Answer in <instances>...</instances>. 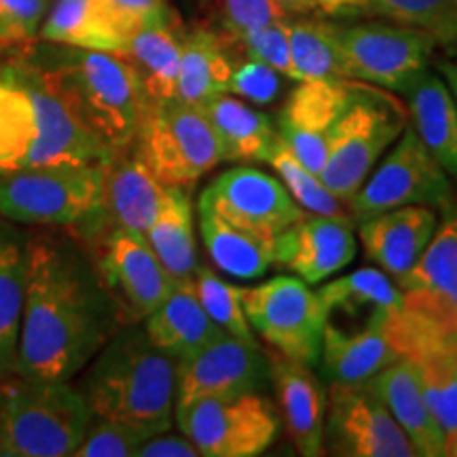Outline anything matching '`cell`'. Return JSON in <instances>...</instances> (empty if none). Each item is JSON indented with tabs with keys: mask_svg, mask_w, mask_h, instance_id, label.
<instances>
[{
	"mask_svg": "<svg viewBox=\"0 0 457 457\" xmlns=\"http://www.w3.org/2000/svg\"><path fill=\"white\" fill-rule=\"evenodd\" d=\"M106 4L129 38L142 28L163 24L176 17L168 0H106Z\"/></svg>",
	"mask_w": 457,
	"mask_h": 457,
	"instance_id": "bcb514c9",
	"label": "cell"
},
{
	"mask_svg": "<svg viewBox=\"0 0 457 457\" xmlns=\"http://www.w3.org/2000/svg\"><path fill=\"white\" fill-rule=\"evenodd\" d=\"M225 28L233 38L276 21H286L288 13L276 0H222Z\"/></svg>",
	"mask_w": 457,
	"mask_h": 457,
	"instance_id": "f6af8a7d",
	"label": "cell"
},
{
	"mask_svg": "<svg viewBox=\"0 0 457 457\" xmlns=\"http://www.w3.org/2000/svg\"><path fill=\"white\" fill-rule=\"evenodd\" d=\"M26 239L0 225V379L15 373L26 296Z\"/></svg>",
	"mask_w": 457,
	"mask_h": 457,
	"instance_id": "e575fe53",
	"label": "cell"
},
{
	"mask_svg": "<svg viewBox=\"0 0 457 457\" xmlns=\"http://www.w3.org/2000/svg\"><path fill=\"white\" fill-rule=\"evenodd\" d=\"M79 390L94 417L165 432L174 424L176 358L159 350L145 328L128 327L89 360Z\"/></svg>",
	"mask_w": 457,
	"mask_h": 457,
	"instance_id": "7a4b0ae2",
	"label": "cell"
},
{
	"mask_svg": "<svg viewBox=\"0 0 457 457\" xmlns=\"http://www.w3.org/2000/svg\"><path fill=\"white\" fill-rule=\"evenodd\" d=\"M267 163L278 171L288 193L301 208L322 216H347L339 205V199L322 185L320 176L307 170L279 138Z\"/></svg>",
	"mask_w": 457,
	"mask_h": 457,
	"instance_id": "f35d334b",
	"label": "cell"
},
{
	"mask_svg": "<svg viewBox=\"0 0 457 457\" xmlns=\"http://www.w3.org/2000/svg\"><path fill=\"white\" fill-rule=\"evenodd\" d=\"M270 370L276 386L286 430L301 455L316 457L324 453V415L327 396L322 384L312 373L310 364L288 356H273Z\"/></svg>",
	"mask_w": 457,
	"mask_h": 457,
	"instance_id": "603a6c76",
	"label": "cell"
},
{
	"mask_svg": "<svg viewBox=\"0 0 457 457\" xmlns=\"http://www.w3.org/2000/svg\"><path fill=\"white\" fill-rule=\"evenodd\" d=\"M98 273L129 322L145 320L174 290V279L153 253L145 233L112 228L102 236Z\"/></svg>",
	"mask_w": 457,
	"mask_h": 457,
	"instance_id": "9a60e30c",
	"label": "cell"
},
{
	"mask_svg": "<svg viewBox=\"0 0 457 457\" xmlns=\"http://www.w3.org/2000/svg\"><path fill=\"white\" fill-rule=\"evenodd\" d=\"M404 94H409L411 128L443 170L457 174V104L451 89L426 71Z\"/></svg>",
	"mask_w": 457,
	"mask_h": 457,
	"instance_id": "f1b7e54d",
	"label": "cell"
},
{
	"mask_svg": "<svg viewBox=\"0 0 457 457\" xmlns=\"http://www.w3.org/2000/svg\"><path fill=\"white\" fill-rule=\"evenodd\" d=\"M324 316L328 327L353 333L375 324H386L387 320L403 312V293L398 284L381 270H356L347 276L337 278L318 290Z\"/></svg>",
	"mask_w": 457,
	"mask_h": 457,
	"instance_id": "7402d4cb",
	"label": "cell"
},
{
	"mask_svg": "<svg viewBox=\"0 0 457 457\" xmlns=\"http://www.w3.org/2000/svg\"><path fill=\"white\" fill-rule=\"evenodd\" d=\"M436 231V214L428 205H403L360 222L364 254L396 284L413 271Z\"/></svg>",
	"mask_w": 457,
	"mask_h": 457,
	"instance_id": "44dd1931",
	"label": "cell"
},
{
	"mask_svg": "<svg viewBox=\"0 0 457 457\" xmlns=\"http://www.w3.org/2000/svg\"><path fill=\"white\" fill-rule=\"evenodd\" d=\"M270 364L259 345L220 330L193 356L176 360V404L187 407L199 398L254 392L267 377Z\"/></svg>",
	"mask_w": 457,
	"mask_h": 457,
	"instance_id": "2e32d148",
	"label": "cell"
},
{
	"mask_svg": "<svg viewBox=\"0 0 457 457\" xmlns=\"http://www.w3.org/2000/svg\"><path fill=\"white\" fill-rule=\"evenodd\" d=\"M360 89L352 79H313L301 81L286 102L278 136L313 174L320 176L327 163L335 125Z\"/></svg>",
	"mask_w": 457,
	"mask_h": 457,
	"instance_id": "5bb4252c",
	"label": "cell"
},
{
	"mask_svg": "<svg viewBox=\"0 0 457 457\" xmlns=\"http://www.w3.org/2000/svg\"><path fill=\"white\" fill-rule=\"evenodd\" d=\"M104 165H41L3 174L0 220L37 227L87 225L102 202Z\"/></svg>",
	"mask_w": 457,
	"mask_h": 457,
	"instance_id": "8992f818",
	"label": "cell"
},
{
	"mask_svg": "<svg viewBox=\"0 0 457 457\" xmlns=\"http://www.w3.org/2000/svg\"><path fill=\"white\" fill-rule=\"evenodd\" d=\"M248 324L282 356L318 364L324 316L318 293L301 278L278 276L253 288H239Z\"/></svg>",
	"mask_w": 457,
	"mask_h": 457,
	"instance_id": "9c48e42d",
	"label": "cell"
},
{
	"mask_svg": "<svg viewBox=\"0 0 457 457\" xmlns=\"http://www.w3.org/2000/svg\"><path fill=\"white\" fill-rule=\"evenodd\" d=\"M360 3H364V0H318L320 7L333 11V13H337V11H350Z\"/></svg>",
	"mask_w": 457,
	"mask_h": 457,
	"instance_id": "f907efd6",
	"label": "cell"
},
{
	"mask_svg": "<svg viewBox=\"0 0 457 457\" xmlns=\"http://www.w3.org/2000/svg\"><path fill=\"white\" fill-rule=\"evenodd\" d=\"M220 142L225 162H267L279 136L267 114L253 111L244 102L214 96L199 106Z\"/></svg>",
	"mask_w": 457,
	"mask_h": 457,
	"instance_id": "1f68e13d",
	"label": "cell"
},
{
	"mask_svg": "<svg viewBox=\"0 0 457 457\" xmlns=\"http://www.w3.org/2000/svg\"><path fill=\"white\" fill-rule=\"evenodd\" d=\"M45 11L47 0H0V43L32 41Z\"/></svg>",
	"mask_w": 457,
	"mask_h": 457,
	"instance_id": "7bdbcfd3",
	"label": "cell"
},
{
	"mask_svg": "<svg viewBox=\"0 0 457 457\" xmlns=\"http://www.w3.org/2000/svg\"><path fill=\"white\" fill-rule=\"evenodd\" d=\"M288 43L299 81L350 79L337 41V24L313 20L288 21Z\"/></svg>",
	"mask_w": 457,
	"mask_h": 457,
	"instance_id": "8d00e7d4",
	"label": "cell"
},
{
	"mask_svg": "<svg viewBox=\"0 0 457 457\" xmlns=\"http://www.w3.org/2000/svg\"><path fill=\"white\" fill-rule=\"evenodd\" d=\"M324 424L330 447L352 457H409L417 449L370 381L330 384Z\"/></svg>",
	"mask_w": 457,
	"mask_h": 457,
	"instance_id": "4fadbf2b",
	"label": "cell"
},
{
	"mask_svg": "<svg viewBox=\"0 0 457 457\" xmlns=\"http://www.w3.org/2000/svg\"><path fill=\"white\" fill-rule=\"evenodd\" d=\"M347 77L392 91H407L430 60L434 38L411 26H337Z\"/></svg>",
	"mask_w": 457,
	"mask_h": 457,
	"instance_id": "8fae6325",
	"label": "cell"
},
{
	"mask_svg": "<svg viewBox=\"0 0 457 457\" xmlns=\"http://www.w3.org/2000/svg\"><path fill=\"white\" fill-rule=\"evenodd\" d=\"M34 72L111 151L131 146L148 100L123 55L71 47L55 66Z\"/></svg>",
	"mask_w": 457,
	"mask_h": 457,
	"instance_id": "3957f363",
	"label": "cell"
},
{
	"mask_svg": "<svg viewBox=\"0 0 457 457\" xmlns=\"http://www.w3.org/2000/svg\"><path fill=\"white\" fill-rule=\"evenodd\" d=\"M47 43L123 55L129 37L121 30L106 0H55L41 26Z\"/></svg>",
	"mask_w": 457,
	"mask_h": 457,
	"instance_id": "83f0119b",
	"label": "cell"
},
{
	"mask_svg": "<svg viewBox=\"0 0 457 457\" xmlns=\"http://www.w3.org/2000/svg\"><path fill=\"white\" fill-rule=\"evenodd\" d=\"M199 451L195 449L188 438L170 434V430L153 434L148 441L142 445L138 457H197Z\"/></svg>",
	"mask_w": 457,
	"mask_h": 457,
	"instance_id": "7dc6e473",
	"label": "cell"
},
{
	"mask_svg": "<svg viewBox=\"0 0 457 457\" xmlns=\"http://www.w3.org/2000/svg\"><path fill=\"white\" fill-rule=\"evenodd\" d=\"M153 430L125 421L94 417L85 438L72 457H131L138 455L142 445L153 436Z\"/></svg>",
	"mask_w": 457,
	"mask_h": 457,
	"instance_id": "60d3db41",
	"label": "cell"
},
{
	"mask_svg": "<svg viewBox=\"0 0 457 457\" xmlns=\"http://www.w3.org/2000/svg\"><path fill=\"white\" fill-rule=\"evenodd\" d=\"M451 197L447 171L432 157L415 129L407 125L403 138L369 180L350 199L356 220H367L403 205H445Z\"/></svg>",
	"mask_w": 457,
	"mask_h": 457,
	"instance_id": "7c38bea8",
	"label": "cell"
},
{
	"mask_svg": "<svg viewBox=\"0 0 457 457\" xmlns=\"http://www.w3.org/2000/svg\"><path fill=\"white\" fill-rule=\"evenodd\" d=\"M0 457H72L94 420L71 381L0 379Z\"/></svg>",
	"mask_w": 457,
	"mask_h": 457,
	"instance_id": "277c9868",
	"label": "cell"
},
{
	"mask_svg": "<svg viewBox=\"0 0 457 457\" xmlns=\"http://www.w3.org/2000/svg\"><path fill=\"white\" fill-rule=\"evenodd\" d=\"M220 216L265 236H279L305 212L282 182L254 168H233L202 193Z\"/></svg>",
	"mask_w": 457,
	"mask_h": 457,
	"instance_id": "ac0fdd59",
	"label": "cell"
},
{
	"mask_svg": "<svg viewBox=\"0 0 457 457\" xmlns=\"http://www.w3.org/2000/svg\"><path fill=\"white\" fill-rule=\"evenodd\" d=\"M199 231L208 256L220 271L237 279H256L276 265L278 236H265L227 220L199 197Z\"/></svg>",
	"mask_w": 457,
	"mask_h": 457,
	"instance_id": "d4e9b609",
	"label": "cell"
},
{
	"mask_svg": "<svg viewBox=\"0 0 457 457\" xmlns=\"http://www.w3.org/2000/svg\"><path fill=\"white\" fill-rule=\"evenodd\" d=\"M237 41L253 55V60L265 62L267 66L276 68L284 77L299 81V74H296V68L293 64V54H290L288 20L254 28V30L242 34Z\"/></svg>",
	"mask_w": 457,
	"mask_h": 457,
	"instance_id": "b9f144b4",
	"label": "cell"
},
{
	"mask_svg": "<svg viewBox=\"0 0 457 457\" xmlns=\"http://www.w3.org/2000/svg\"><path fill=\"white\" fill-rule=\"evenodd\" d=\"M145 330L159 350L182 360L220 335L219 324L205 313L193 284H176L155 312L145 318Z\"/></svg>",
	"mask_w": 457,
	"mask_h": 457,
	"instance_id": "4316f807",
	"label": "cell"
},
{
	"mask_svg": "<svg viewBox=\"0 0 457 457\" xmlns=\"http://www.w3.org/2000/svg\"><path fill=\"white\" fill-rule=\"evenodd\" d=\"M233 71L236 68L219 34L205 28H195L193 32L185 34V43H182L176 100L202 106L214 96L228 94Z\"/></svg>",
	"mask_w": 457,
	"mask_h": 457,
	"instance_id": "d6a6232c",
	"label": "cell"
},
{
	"mask_svg": "<svg viewBox=\"0 0 457 457\" xmlns=\"http://www.w3.org/2000/svg\"><path fill=\"white\" fill-rule=\"evenodd\" d=\"M438 68H441L445 79H447L449 89L451 94H453L455 104H457V62H443V64H438Z\"/></svg>",
	"mask_w": 457,
	"mask_h": 457,
	"instance_id": "681fc988",
	"label": "cell"
},
{
	"mask_svg": "<svg viewBox=\"0 0 457 457\" xmlns=\"http://www.w3.org/2000/svg\"><path fill=\"white\" fill-rule=\"evenodd\" d=\"M358 244L350 216H303L278 236L276 265L307 284H320L350 265Z\"/></svg>",
	"mask_w": 457,
	"mask_h": 457,
	"instance_id": "ffe728a7",
	"label": "cell"
},
{
	"mask_svg": "<svg viewBox=\"0 0 457 457\" xmlns=\"http://www.w3.org/2000/svg\"><path fill=\"white\" fill-rule=\"evenodd\" d=\"M403 312L386 322L400 356L421 341H457V216L434 233L403 282Z\"/></svg>",
	"mask_w": 457,
	"mask_h": 457,
	"instance_id": "5b68a950",
	"label": "cell"
},
{
	"mask_svg": "<svg viewBox=\"0 0 457 457\" xmlns=\"http://www.w3.org/2000/svg\"><path fill=\"white\" fill-rule=\"evenodd\" d=\"M282 81L276 68L267 66L265 62L253 60L236 68L228 81V91L242 96V98L254 102V104H270L278 98Z\"/></svg>",
	"mask_w": 457,
	"mask_h": 457,
	"instance_id": "ee69618b",
	"label": "cell"
},
{
	"mask_svg": "<svg viewBox=\"0 0 457 457\" xmlns=\"http://www.w3.org/2000/svg\"><path fill=\"white\" fill-rule=\"evenodd\" d=\"M165 185L148 170L134 146L121 148L104 165L102 202L83 231L102 237L112 228L146 233L162 208Z\"/></svg>",
	"mask_w": 457,
	"mask_h": 457,
	"instance_id": "d6986e66",
	"label": "cell"
},
{
	"mask_svg": "<svg viewBox=\"0 0 457 457\" xmlns=\"http://www.w3.org/2000/svg\"><path fill=\"white\" fill-rule=\"evenodd\" d=\"M145 237L174 284L193 282L199 265L193 208L185 187L165 185L162 208L153 225L146 228Z\"/></svg>",
	"mask_w": 457,
	"mask_h": 457,
	"instance_id": "4dcf8cb0",
	"label": "cell"
},
{
	"mask_svg": "<svg viewBox=\"0 0 457 457\" xmlns=\"http://www.w3.org/2000/svg\"><path fill=\"white\" fill-rule=\"evenodd\" d=\"M185 32L179 17L142 28L129 38L123 57L134 66L148 102L176 98Z\"/></svg>",
	"mask_w": 457,
	"mask_h": 457,
	"instance_id": "f546056e",
	"label": "cell"
},
{
	"mask_svg": "<svg viewBox=\"0 0 457 457\" xmlns=\"http://www.w3.org/2000/svg\"><path fill=\"white\" fill-rule=\"evenodd\" d=\"M24 81L34 106L32 146L24 159V168L41 165H104L111 162L114 151L96 138L85 125L71 112L64 102L45 85L32 68H15Z\"/></svg>",
	"mask_w": 457,
	"mask_h": 457,
	"instance_id": "e0dca14e",
	"label": "cell"
},
{
	"mask_svg": "<svg viewBox=\"0 0 457 457\" xmlns=\"http://www.w3.org/2000/svg\"><path fill=\"white\" fill-rule=\"evenodd\" d=\"M37 123L34 106L15 68L0 72V176L21 170Z\"/></svg>",
	"mask_w": 457,
	"mask_h": 457,
	"instance_id": "d590c367",
	"label": "cell"
},
{
	"mask_svg": "<svg viewBox=\"0 0 457 457\" xmlns=\"http://www.w3.org/2000/svg\"><path fill=\"white\" fill-rule=\"evenodd\" d=\"M286 13H310L318 7V0H276Z\"/></svg>",
	"mask_w": 457,
	"mask_h": 457,
	"instance_id": "c3c4849f",
	"label": "cell"
},
{
	"mask_svg": "<svg viewBox=\"0 0 457 457\" xmlns=\"http://www.w3.org/2000/svg\"><path fill=\"white\" fill-rule=\"evenodd\" d=\"M26 296L15 373L71 381L111 339L112 310L98 267L51 236L26 239Z\"/></svg>",
	"mask_w": 457,
	"mask_h": 457,
	"instance_id": "6da1fadb",
	"label": "cell"
},
{
	"mask_svg": "<svg viewBox=\"0 0 457 457\" xmlns=\"http://www.w3.org/2000/svg\"><path fill=\"white\" fill-rule=\"evenodd\" d=\"M131 146L163 185L188 187L225 162L202 108L176 98L148 102Z\"/></svg>",
	"mask_w": 457,
	"mask_h": 457,
	"instance_id": "52a82bcc",
	"label": "cell"
},
{
	"mask_svg": "<svg viewBox=\"0 0 457 457\" xmlns=\"http://www.w3.org/2000/svg\"><path fill=\"white\" fill-rule=\"evenodd\" d=\"M398 358L400 353L386 333V324L353 333L324 324L320 360L330 384H364Z\"/></svg>",
	"mask_w": 457,
	"mask_h": 457,
	"instance_id": "484cf974",
	"label": "cell"
},
{
	"mask_svg": "<svg viewBox=\"0 0 457 457\" xmlns=\"http://www.w3.org/2000/svg\"><path fill=\"white\" fill-rule=\"evenodd\" d=\"M407 128L400 104L362 87L337 121L320 180L337 199H350L369 179L377 159Z\"/></svg>",
	"mask_w": 457,
	"mask_h": 457,
	"instance_id": "ba28073f",
	"label": "cell"
},
{
	"mask_svg": "<svg viewBox=\"0 0 457 457\" xmlns=\"http://www.w3.org/2000/svg\"><path fill=\"white\" fill-rule=\"evenodd\" d=\"M180 432L205 457H253L273 443L278 417L254 392L199 398L174 409Z\"/></svg>",
	"mask_w": 457,
	"mask_h": 457,
	"instance_id": "30bf717a",
	"label": "cell"
},
{
	"mask_svg": "<svg viewBox=\"0 0 457 457\" xmlns=\"http://www.w3.org/2000/svg\"><path fill=\"white\" fill-rule=\"evenodd\" d=\"M404 358L415 360L426 400L445 438V455L457 457V341L415 343Z\"/></svg>",
	"mask_w": 457,
	"mask_h": 457,
	"instance_id": "836d02e7",
	"label": "cell"
},
{
	"mask_svg": "<svg viewBox=\"0 0 457 457\" xmlns=\"http://www.w3.org/2000/svg\"><path fill=\"white\" fill-rule=\"evenodd\" d=\"M0 403H3V392H0Z\"/></svg>",
	"mask_w": 457,
	"mask_h": 457,
	"instance_id": "816d5d0a",
	"label": "cell"
},
{
	"mask_svg": "<svg viewBox=\"0 0 457 457\" xmlns=\"http://www.w3.org/2000/svg\"><path fill=\"white\" fill-rule=\"evenodd\" d=\"M350 13L387 17L430 34L436 43L457 41V0H364Z\"/></svg>",
	"mask_w": 457,
	"mask_h": 457,
	"instance_id": "74e56055",
	"label": "cell"
},
{
	"mask_svg": "<svg viewBox=\"0 0 457 457\" xmlns=\"http://www.w3.org/2000/svg\"><path fill=\"white\" fill-rule=\"evenodd\" d=\"M191 284L205 313L220 328L236 335L237 339L256 343L253 330H250L248 318L244 313L242 301H239V286L227 284L208 267H197Z\"/></svg>",
	"mask_w": 457,
	"mask_h": 457,
	"instance_id": "ab89813d",
	"label": "cell"
},
{
	"mask_svg": "<svg viewBox=\"0 0 457 457\" xmlns=\"http://www.w3.org/2000/svg\"><path fill=\"white\" fill-rule=\"evenodd\" d=\"M370 386L379 394L394 420L403 428L417 455H445V438L438 421L434 420L426 400L421 373L415 360L400 356L370 379Z\"/></svg>",
	"mask_w": 457,
	"mask_h": 457,
	"instance_id": "cb8c5ba5",
	"label": "cell"
}]
</instances>
